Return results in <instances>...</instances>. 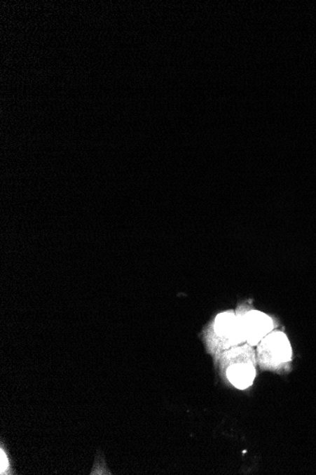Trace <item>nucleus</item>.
I'll use <instances>...</instances> for the list:
<instances>
[{"label": "nucleus", "mask_w": 316, "mask_h": 475, "mask_svg": "<svg viewBox=\"0 0 316 475\" xmlns=\"http://www.w3.org/2000/svg\"><path fill=\"white\" fill-rule=\"evenodd\" d=\"M274 360L288 361L291 360V348L287 336L282 332H275L264 339L263 344Z\"/></svg>", "instance_id": "7ed1b4c3"}, {"label": "nucleus", "mask_w": 316, "mask_h": 475, "mask_svg": "<svg viewBox=\"0 0 316 475\" xmlns=\"http://www.w3.org/2000/svg\"><path fill=\"white\" fill-rule=\"evenodd\" d=\"M0 455H1V469H0V472H1V474H4L5 469L8 468L7 456L5 455L4 450H1Z\"/></svg>", "instance_id": "39448f33"}, {"label": "nucleus", "mask_w": 316, "mask_h": 475, "mask_svg": "<svg viewBox=\"0 0 316 475\" xmlns=\"http://www.w3.org/2000/svg\"><path fill=\"white\" fill-rule=\"evenodd\" d=\"M255 377V368L250 364H235L228 370V380L239 389H247L249 387Z\"/></svg>", "instance_id": "20e7f679"}, {"label": "nucleus", "mask_w": 316, "mask_h": 475, "mask_svg": "<svg viewBox=\"0 0 316 475\" xmlns=\"http://www.w3.org/2000/svg\"><path fill=\"white\" fill-rule=\"evenodd\" d=\"M242 320L245 338L251 344H256L263 337L268 335L273 329L271 318L264 313L250 312Z\"/></svg>", "instance_id": "f257e3e1"}, {"label": "nucleus", "mask_w": 316, "mask_h": 475, "mask_svg": "<svg viewBox=\"0 0 316 475\" xmlns=\"http://www.w3.org/2000/svg\"><path fill=\"white\" fill-rule=\"evenodd\" d=\"M215 329L218 335L226 337L236 342L245 340L242 330V320L236 317L233 313H221L216 318Z\"/></svg>", "instance_id": "f03ea898"}]
</instances>
